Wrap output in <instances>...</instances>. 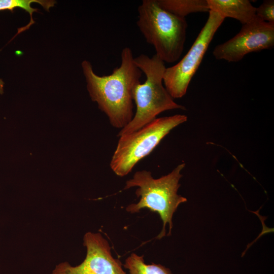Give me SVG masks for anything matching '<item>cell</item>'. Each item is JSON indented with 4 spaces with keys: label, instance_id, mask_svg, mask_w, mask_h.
Here are the masks:
<instances>
[{
    "label": "cell",
    "instance_id": "1",
    "mask_svg": "<svg viewBox=\"0 0 274 274\" xmlns=\"http://www.w3.org/2000/svg\"><path fill=\"white\" fill-rule=\"evenodd\" d=\"M121 59L120 65L109 75L95 74L88 61L84 60L81 65L92 100L97 102L113 126L122 129L133 118L132 94L140 83L142 72L135 63L129 47L122 49Z\"/></svg>",
    "mask_w": 274,
    "mask_h": 274
},
{
    "label": "cell",
    "instance_id": "7",
    "mask_svg": "<svg viewBox=\"0 0 274 274\" xmlns=\"http://www.w3.org/2000/svg\"><path fill=\"white\" fill-rule=\"evenodd\" d=\"M274 46V24L257 18L242 25L240 31L227 41L216 46L213 51L218 60L237 62L247 54L269 49Z\"/></svg>",
    "mask_w": 274,
    "mask_h": 274
},
{
    "label": "cell",
    "instance_id": "3",
    "mask_svg": "<svg viewBox=\"0 0 274 274\" xmlns=\"http://www.w3.org/2000/svg\"><path fill=\"white\" fill-rule=\"evenodd\" d=\"M137 66L146 77L145 82L135 87L132 99L136 111L131 121L121 129L118 136L131 133L156 118L160 113L174 109L185 110L174 101L163 85L164 62L156 54L149 57L142 54L134 58Z\"/></svg>",
    "mask_w": 274,
    "mask_h": 274
},
{
    "label": "cell",
    "instance_id": "5",
    "mask_svg": "<svg viewBox=\"0 0 274 274\" xmlns=\"http://www.w3.org/2000/svg\"><path fill=\"white\" fill-rule=\"evenodd\" d=\"M187 120V116L181 114L156 118L138 130L119 136L110 163L112 170L118 176L127 175L173 129Z\"/></svg>",
    "mask_w": 274,
    "mask_h": 274
},
{
    "label": "cell",
    "instance_id": "14",
    "mask_svg": "<svg viewBox=\"0 0 274 274\" xmlns=\"http://www.w3.org/2000/svg\"><path fill=\"white\" fill-rule=\"evenodd\" d=\"M4 82L3 81L0 79V94H2L4 92Z\"/></svg>",
    "mask_w": 274,
    "mask_h": 274
},
{
    "label": "cell",
    "instance_id": "4",
    "mask_svg": "<svg viewBox=\"0 0 274 274\" xmlns=\"http://www.w3.org/2000/svg\"><path fill=\"white\" fill-rule=\"evenodd\" d=\"M137 25L156 55L164 63L180 58L186 38L187 22L159 6L157 0H143L139 6Z\"/></svg>",
    "mask_w": 274,
    "mask_h": 274
},
{
    "label": "cell",
    "instance_id": "2",
    "mask_svg": "<svg viewBox=\"0 0 274 274\" xmlns=\"http://www.w3.org/2000/svg\"><path fill=\"white\" fill-rule=\"evenodd\" d=\"M185 166L184 163L180 164L172 172L158 179L153 178L149 171H138L134 173L132 179L126 182L124 189L138 187L135 193L137 197L140 198L137 203L127 207V212L135 213L142 209L147 208L159 215L163 226L156 237L157 239H161L165 235L167 224L169 225L167 235L171 234L173 215L179 206L187 200L186 198L177 193L180 186L179 181L182 177L181 172Z\"/></svg>",
    "mask_w": 274,
    "mask_h": 274
},
{
    "label": "cell",
    "instance_id": "10",
    "mask_svg": "<svg viewBox=\"0 0 274 274\" xmlns=\"http://www.w3.org/2000/svg\"><path fill=\"white\" fill-rule=\"evenodd\" d=\"M164 10L180 17L197 12H209L207 0H157Z\"/></svg>",
    "mask_w": 274,
    "mask_h": 274
},
{
    "label": "cell",
    "instance_id": "9",
    "mask_svg": "<svg viewBox=\"0 0 274 274\" xmlns=\"http://www.w3.org/2000/svg\"><path fill=\"white\" fill-rule=\"evenodd\" d=\"M207 2L210 10L217 12L225 19H235L242 25L249 23L257 18L256 8L248 0H207Z\"/></svg>",
    "mask_w": 274,
    "mask_h": 274
},
{
    "label": "cell",
    "instance_id": "6",
    "mask_svg": "<svg viewBox=\"0 0 274 274\" xmlns=\"http://www.w3.org/2000/svg\"><path fill=\"white\" fill-rule=\"evenodd\" d=\"M225 18L210 10L208 18L186 55L174 65L166 67L163 77L165 88L173 98L185 95L218 29Z\"/></svg>",
    "mask_w": 274,
    "mask_h": 274
},
{
    "label": "cell",
    "instance_id": "13",
    "mask_svg": "<svg viewBox=\"0 0 274 274\" xmlns=\"http://www.w3.org/2000/svg\"><path fill=\"white\" fill-rule=\"evenodd\" d=\"M256 15L261 20L274 24V1H264L256 8Z\"/></svg>",
    "mask_w": 274,
    "mask_h": 274
},
{
    "label": "cell",
    "instance_id": "11",
    "mask_svg": "<svg viewBox=\"0 0 274 274\" xmlns=\"http://www.w3.org/2000/svg\"><path fill=\"white\" fill-rule=\"evenodd\" d=\"M129 274H173L170 270L160 264L145 263L144 256L135 253L128 257L123 264Z\"/></svg>",
    "mask_w": 274,
    "mask_h": 274
},
{
    "label": "cell",
    "instance_id": "12",
    "mask_svg": "<svg viewBox=\"0 0 274 274\" xmlns=\"http://www.w3.org/2000/svg\"><path fill=\"white\" fill-rule=\"evenodd\" d=\"M33 3L40 4L43 8L49 11V9L53 7L56 3L54 1H42V0H0V11L13 10L15 8H20L24 9L30 16V22L25 27L20 29L18 33L25 30L35 23L32 19V13L37 12L38 9L31 7V4Z\"/></svg>",
    "mask_w": 274,
    "mask_h": 274
},
{
    "label": "cell",
    "instance_id": "8",
    "mask_svg": "<svg viewBox=\"0 0 274 274\" xmlns=\"http://www.w3.org/2000/svg\"><path fill=\"white\" fill-rule=\"evenodd\" d=\"M87 253L75 266L67 262L57 265L51 274H126L120 261L113 257L108 242L99 233L87 232L83 237Z\"/></svg>",
    "mask_w": 274,
    "mask_h": 274
}]
</instances>
